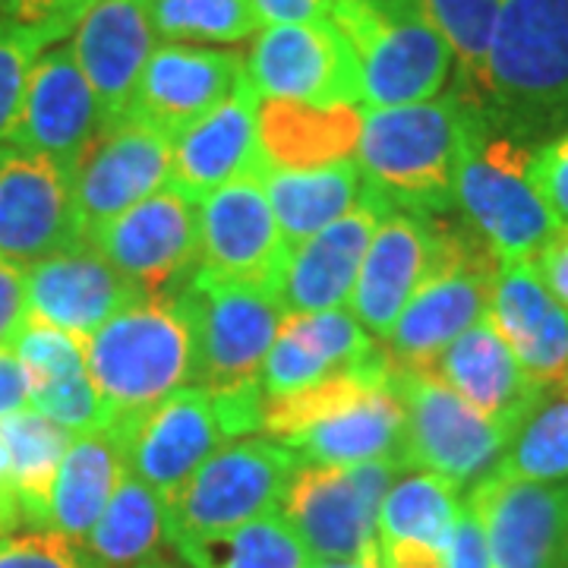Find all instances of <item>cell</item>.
Returning a JSON list of instances; mask_svg holds the SVG:
<instances>
[{"instance_id": "cell-5", "label": "cell", "mask_w": 568, "mask_h": 568, "mask_svg": "<svg viewBox=\"0 0 568 568\" xmlns=\"http://www.w3.org/2000/svg\"><path fill=\"white\" fill-rule=\"evenodd\" d=\"M530 159V145L496 130L484 114L458 168L455 205L499 263L534 260L559 231L534 183Z\"/></svg>"}, {"instance_id": "cell-28", "label": "cell", "mask_w": 568, "mask_h": 568, "mask_svg": "<svg viewBox=\"0 0 568 568\" xmlns=\"http://www.w3.org/2000/svg\"><path fill=\"white\" fill-rule=\"evenodd\" d=\"M361 140V108H313L297 102L260 104V145L265 168L304 171L354 159Z\"/></svg>"}, {"instance_id": "cell-3", "label": "cell", "mask_w": 568, "mask_h": 568, "mask_svg": "<svg viewBox=\"0 0 568 568\" xmlns=\"http://www.w3.org/2000/svg\"><path fill=\"white\" fill-rule=\"evenodd\" d=\"M263 405L260 379L227 388L183 386L111 429L121 439L126 470L168 499L209 455L263 433Z\"/></svg>"}, {"instance_id": "cell-24", "label": "cell", "mask_w": 568, "mask_h": 568, "mask_svg": "<svg viewBox=\"0 0 568 568\" xmlns=\"http://www.w3.org/2000/svg\"><path fill=\"white\" fill-rule=\"evenodd\" d=\"M487 320L540 388L568 379V310L540 278L534 260L499 263Z\"/></svg>"}, {"instance_id": "cell-36", "label": "cell", "mask_w": 568, "mask_h": 568, "mask_svg": "<svg viewBox=\"0 0 568 568\" xmlns=\"http://www.w3.org/2000/svg\"><path fill=\"white\" fill-rule=\"evenodd\" d=\"M152 29L162 41L237 44L263 29L253 0H149Z\"/></svg>"}, {"instance_id": "cell-47", "label": "cell", "mask_w": 568, "mask_h": 568, "mask_svg": "<svg viewBox=\"0 0 568 568\" xmlns=\"http://www.w3.org/2000/svg\"><path fill=\"white\" fill-rule=\"evenodd\" d=\"M22 521V503L17 484H13V470H10V458L7 448L0 443V540L13 537V530H20Z\"/></svg>"}, {"instance_id": "cell-46", "label": "cell", "mask_w": 568, "mask_h": 568, "mask_svg": "<svg viewBox=\"0 0 568 568\" xmlns=\"http://www.w3.org/2000/svg\"><path fill=\"white\" fill-rule=\"evenodd\" d=\"M335 0H253V10L263 26H284V22L325 20Z\"/></svg>"}, {"instance_id": "cell-23", "label": "cell", "mask_w": 568, "mask_h": 568, "mask_svg": "<svg viewBox=\"0 0 568 568\" xmlns=\"http://www.w3.org/2000/svg\"><path fill=\"white\" fill-rule=\"evenodd\" d=\"M443 215H417L405 209H392L379 222L369 250H366L357 284L351 291V313L366 332L383 342L402 310L424 282L436 260Z\"/></svg>"}, {"instance_id": "cell-49", "label": "cell", "mask_w": 568, "mask_h": 568, "mask_svg": "<svg viewBox=\"0 0 568 568\" xmlns=\"http://www.w3.org/2000/svg\"><path fill=\"white\" fill-rule=\"evenodd\" d=\"M313 568H379V559H364V562H313Z\"/></svg>"}, {"instance_id": "cell-39", "label": "cell", "mask_w": 568, "mask_h": 568, "mask_svg": "<svg viewBox=\"0 0 568 568\" xmlns=\"http://www.w3.org/2000/svg\"><path fill=\"white\" fill-rule=\"evenodd\" d=\"M0 568H99L80 540L58 530H29L0 540Z\"/></svg>"}, {"instance_id": "cell-26", "label": "cell", "mask_w": 568, "mask_h": 568, "mask_svg": "<svg viewBox=\"0 0 568 568\" xmlns=\"http://www.w3.org/2000/svg\"><path fill=\"white\" fill-rule=\"evenodd\" d=\"M301 455L304 465H366V462H398L407 467L405 405L398 388L388 379L383 386L357 395L345 407L306 426L284 443Z\"/></svg>"}, {"instance_id": "cell-45", "label": "cell", "mask_w": 568, "mask_h": 568, "mask_svg": "<svg viewBox=\"0 0 568 568\" xmlns=\"http://www.w3.org/2000/svg\"><path fill=\"white\" fill-rule=\"evenodd\" d=\"M534 265L549 287V294L568 310V227H559L549 237L547 246L534 256Z\"/></svg>"}, {"instance_id": "cell-27", "label": "cell", "mask_w": 568, "mask_h": 568, "mask_svg": "<svg viewBox=\"0 0 568 568\" xmlns=\"http://www.w3.org/2000/svg\"><path fill=\"white\" fill-rule=\"evenodd\" d=\"M13 351L29 373L32 407L39 414L70 429L73 436L111 424L102 395L89 376L85 351L73 335L29 316Z\"/></svg>"}, {"instance_id": "cell-33", "label": "cell", "mask_w": 568, "mask_h": 568, "mask_svg": "<svg viewBox=\"0 0 568 568\" xmlns=\"http://www.w3.org/2000/svg\"><path fill=\"white\" fill-rule=\"evenodd\" d=\"M73 433L48 420L36 407L0 420V443L7 448L13 484L20 493L22 521L32 530H48L51 487Z\"/></svg>"}, {"instance_id": "cell-2", "label": "cell", "mask_w": 568, "mask_h": 568, "mask_svg": "<svg viewBox=\"0 0 568 568\" xmlns=\"http://www.w3.org/2000/svg\"><path fill=\"white\" fill-rule=\"evenodd\" d=\"M484 114L530 149L568 130V0L499 3Z\"/></svg>"}, {"instance_id": "cell-14", "label": "cell", "mask_w": 568, "mask_h": 568, "mask_svg": "<svg viewBox=\"0 0 568 568\" xmlns=\"http://www.w3.org/2000/svg\"><path fill=\"white\" fill-rule=\"evenodd\" d=\"M171 183V136L136 118L104 123L73 168L82 234L140 205Z\"/></svg>"}, {"instance_id": "cell-8", "label": "cell", "mask_w": 568, "mask_h": 568, "mask_svg": "<svg viewBox=\"0 0 568 568\" xmlns=\"http://www.w3.org/2000/svg\"><path fill=\"white\" fill-rule=\"evenodd\" d=\"M174 301L193 335V386L227 388L260 379L287 316L272 287L219 282L196 268Z\"/></svg>"}, {"instance_id": "cell-22", "label": "cell", "mask_w": 568, "mask_h": 568, "mask_svg": "<svg viewBox=\"0 0 568 568\" xmlns=\"http://www.w3.org/2000/svg\"><path fill=\"white\" fill-rule=\"evenodd\" d=\"M260 104L263 99L244 73L222 104L171 140V186L200 203L224 183L260 174L265 168Z\"/></svg>"}, {"instance_id": "cell-30", "label": "cell", "mask_w": 568, "mask_h": 568, "mask_svg": "<svg viewBox=\"0 0 568 568\" xmlns=\"http://www.w3.org/2000/svg\"><path fill=\"white\" fill-rule=\"evenodd\" d=\"M260 183L275 212L284 244L291 250L347 215L364 200L366 190L364 174L354 159H342L323 168H304V171L263 168Z\"/></svg>"}, {"instance_id": "cell-19", "label": "cell", "mask_w": 568, "mask_h": 568, "mask_svg": "<svg viewBox=\"0 0 568 568\" xmlns=\"http://www.w3.org/2000/svg\"><path fill=\"white\" fill-rule=\"evenodd\" d=\"M67 44L99 102L102 126L121 121L159 44L149 0H92Z\"/></svg>"}, {"instance_id": "cell-43", "label": "cell", "mask_w": 568, "mask_h": 568, "mask_svg": "<svg viewBox=\"0 0 568 568\" xmlns=\"http://www.w3.org/2000/svg\"><path fill=\"white\" fill-rule=\"evenodd\" d=\"M443 568H489L484 525L470 503L462 506L458 525L452 530V540L443 552Z\"/></svg>"}, {"instance_id": "cell-13", "label": "cell", "mask_w": 568, "mask_h": 568, "mask_svg": "<svg viewBox=\"0 0 568 568\" xmlns=\"http://www.w3.org/2000/svg\"><path fill=\"white\" fill-rule=\"evenodd\" d=\"M82 241L73 174L48 155L0 142V260L32 265Z\"/></svg>"}, {"instance_id": "cell-18", "label": "cell", "mask_w": 568, "mask_h": 568, "mask_svg": "<svg viewBox=\"0 0 568 568\" xmlns=\"http://www.w3.org/2000/svg\"><path fill=\"white\" fill-rule=\"evenodd\" d=\"M241 80L244 58L237 51L162 41L145 63L123 118H136L174 140L222 104Z\"/></svg>"}, {"instance_id": "cell-40", "label": "cell", "mask_w": 568, "mask_h": 568, "mask_svg": "<svg viewBox=\"0 0 568 568\" xmlns=\"http://www.w3.org/2000/svg\"><path fill=\"white\" fill-rule=\"evenodd\" d=\"M92 0H0V22L36 32L48 44L67 41Z\"/></svg>"}, {"instance_id": "cell-35", "label": "cell", "mask_w": 568, "mask_h": 568, "mask_svg": "<svg viewBox=\"0 0 568 568\" xmlns=\"http://www.w3.org/2000/svg\"><path fill=\"white\" fill-rule=\"evenodd\" d=\"M503 0H426V13L452 48V92L484 111V82Z\"/></svg>"}, {"instance_id": "cell-50", "label": "cell", "mask_w": 568, "mask_h": 568, "mask_svg": "<svg viewBox=\"0 0 568 568\" xmlns=\"http://www.w3.org/2000/svg\"><path fill=\"white\" fill-rule=\"evenodd\" d=\"M140 568H171V566H164L162 559H155V562H149V566H140Z\"/></svg>"}, {"instance_id": "cell-44", "label": "cell", "mask_w": 568, "mask_h": 568, "mask_svg": "<svg viewBox=\"0 0 568 568\" xmlns=\"http://www.w3.org/2000/svg\"><path fill=\"white\" fill-rule=\"evenodd\" d=\"M32 407V386L13 347H0V420Z\"/></svg>"}, {"instance_id": "cell-20", "label": "cell", "mask_w": 568, "mask_h": 568, "mask_svg": "<svg viewBox=\"0 0 568 568\" xmlns=\"http://www.w3.org/2000/svg\"><path fill=\"white\" fill-rule=\"evenodd\" d=\"M29 316L54 325L85 345L108 320L142 301V294L89 241L26 265Z\"/></svg>"}, {"instance_id": "cell-15", "label": "cell", "mask_w": 568, "mask_h": 568, "mask_svg": "<svg viewBox=\"0 0 568 568\" xmlns=\"http://www.w3.org/2000/svg\"><path fill=\"white\" fill-rule=\"evenodd\" d=\"M467 503L480 515L489 568H568V480L489 474Z\"/></svg>"}, {"instance_id": "cell-48", "label": "cell", "mask_w": 568, "mask_h": 568, "mask_svg": "<svg viewBox=\"0 0 568 568\" xmlns=\"http://www.w3.org/2000/svg\"><path fill=\"white\" fill-rule=\"evenodd\" d=\"M379 568H443V552L424 544L379 547Z\"/></svg>"}, {"instance_id": "cell-29", "label": "cell", "mask_w": 568, "mask_h": 568, "mask_svg": "<svg viewBox=\"0 0 568 568\" xmlns=\"http://www.w3.org/2000/svg\"><path fill=\"white\" fill-rule=\"evenodd\" d=\"M126 474V458L118 433L111 426L77 433L63 452L51 506H48V530H58L70 540H85L104 506L111 503L114 489Z\"/></svg>"}, {"instance_id": "cell-9", "label": "cell", "mask_w": 568, "mask_h": 568, "mask_svg": "<svg viewBox=\"0 0 568 568\" xmlns=\"http://www.w3.org/2000/svg\"><path fill=\"white\" fill-rule=\"evenodd\" d=\"M392 383L405 405L407 467L429 470L455 489L496 474L515 433L474 410L429 366L392 364Z\"/></svg>"}, {"instance_id": "cell-32", "label": "cell", "mask_w": 568, "mask_h": 568, "mask_svg": "<svg viewBox=\"0 0 568 568\" xmlns=\"http://www.w3.org/2000/svg\"><path fill=\"white\" fill-rule=\"evenodd\" d=\"M462 506L458 489L448 480L420 467H407L392 480L379 506L376 544H424L446 552Z\"/></svg>"}, {"instance_id": "cell-42", "label": "cell", "mask_w": 568, "mask_h": 568, "mask_svg": "<svg viewBox=\"0 0 568 568\" xmlns=\"http://www.w3.org/2000/svg\"><path fill=\"white\" fill-rule=\"evenodd\" d=\"M26 323H29L26 265L0 260V347H13Z\"/></svg>"}, {"instance_id": "cell-38", "label": "cell", "mask_w": 568, "mask_h": 568, "mask_svg": "<svg viewBox=\"0 0 568 568\" xmlns=\"http://www.w3.org/2000/svg\"><path fill=\"white\" fill-rule=\"evenodd\" d=\"M48 48V41L17 26L0 22V142H7L13 121L20 114L22 89L29 80V67Z\"/></svg>"}, {"instance_id": "cell-4", "label": "cell", "mask_w": 568, "mask_h": 568, "mask_svg": "<svg viewBox=\"0 0 568 568\" xmlns=\"http://www.w3.org/2000/svg\"><path fill=\"white\" fill-rule=\"evenodd\" d=\"M82 351L111 424L155 407L178 388L193 386V335L174 297H142L126 306Z\"/></svg>"}, {"instance_id": "cell-51", "label": "cell", "mask_w": 568, "mask_h": 568, "mask_svg": "<svg viewBox=\"0 0 568 568\" xmlns=\"http://www.w3.org/2000/svg\"><path fill=\"white\" fill-rule=\"evenodd\" d=\"M566 392H568V379H566Z\"/></svg>"}, {"instance_id": "cell-31", "label": "cell", "mask_w": 568, "mask_h": 568, "mask_svg": "<svg viewBox=\"0 0 568 568\" xmlns=\"http://www.w3.org/2000/svg\"><path fill=\"white\" fill-rule=\"evenodd\" d=\"M162 540H168L164 499L126 470L82 547L99 568H140L159 559Z\"/></svg>"}, {"instance_id": "cell-16", "label": "cell", "mask_w": 568, "mask_h": 568, "mask_svg": "<svg viewBox=\"0 0 568 568\" xmlns=\"http://www.w3.org/2000/svg\"><path fill=\"white\" fill-rule=\"evenodd\" d=\"M287 253L260 174L200 200V272L209 278L275 291Z\"/></svg>"}, {"instance_id": "cell-17", "label": "cell", "mask_w": 568, "mask_h": 568, "mask_svg": "<svg viewBox=\"0 0 568 568\" xmlns=\"http://www.w3.org/2000/svg\"><path fill=\"white\" fill-rule=\"evenodd\" d=\"M102 130L99 102L67 41L48 44L29 67L20 114L7 142L48 155L73 174L82 152Z\"/></svg>"}, {"instance_id": "cell-11", "label": "cell", "mask_w": 568, "mask_h": 568, "mask_svg": "<svg viewBox=\"0 0 568 568\" xmlns=\"http://www.w3.org/2000/svg\"><path fill=\"white\" fill-rule=\"evenodd\" d=\"M244 73L263 102L364 104L357 54L328 17L263 26L244 58Z\"/></svg>"}, {"instance_id": "cell-21", "label": "cell", "mask_w": 568, "mask_h": 568, "mask_svg": "<svg viewBox=\"0 0 568 568\" xmlns=\"http://www.w3.org/2000/svg\"><path fill=\"white\" fill-rule=\"evenodd\" d=\"M388 212L392 205L383 196L364 190V200L347 215L323 227L301 246H294L275 284L284 313L301 316L345 306L357 284L369 241Z\"/></svg>"}, {"instance_id": "cell-25", "label": "cell", "mask_w": 568, "mask_h": 568, "mask_svg": "<svg viewBox=\"0 0 568 568\" xmlns=\"http://www.w3.org/2000/svg\"><path fill=\"white\" fill-rule=\"evenodd\" d=\"M429 369L474 410L506 426L508 433H518V426L544 402V388L525 373L487 316L458 335Z\"/></svg>"}, {"instance_id": "cell-7", "label": "cell", "mask_w": 568, "mask_h": 568, "mask_svg": "<svg viewBox=\"0 0 568 568\" xmlns=\"http://www.w3.org/2000/svg\"><path fill=\"white\" fill-rule=\"evenodd\" d=\"M499 260L467 224L439 219L436 260L426 278L383 338L395 366H433L458 335L477 325L489 310Z\"/></svg>"}, {"instance_id": "cell-6", "label": "cell", "mask_w": 568, "mask_h": 568, "mask_svg": "<svg viewBox=\"0 0 568 568\" xmlns=\"http://www.w3.org/2000/svg\"><path fill=\"white\" fill-rule=\"evenodd\" d=\"M301 465L294 448L268 436L227 443L164 499L168 540L178 547L278 511Z\"/></svg>"}, {"instance_id": "cell-37", "label": "cell", "mask_w": 568, "mask_h": 568, "mask_svg": "<svg viewBox=\"0 0 568 568\" xmlns=\"http://www.w3.org/2000/svg\"><path fill=\"white\" fill-rule=\"evenodd\" d=\"M496 474L534 484L568 480V395L537 405L518 426Z\"/></svg>"}, {"instance_id": "cell-12", "label": "cell", "mask_w": 568, "mask_h": 568, "mask_svg": "<svg viewBox=\"0 0 568 568\" xmlns=\"http://www.w3.org/2000/svg\"><path fill=\"white\" fill-rule=\"evenodd\" d=\"M149 301L181 291L200 268V203L162 186L85 237Z\"/></svg>"}, {"instance_id": "cell-1", "label": "cell", "mask_w": 568, "mask_h": 568, "mask_svg": "<svg viewBox=\"0 0 568 568\" xmlns=\"http://www.w3.org/2000/svg\"><path fill=\"white\" fill-rule=\"evenodd\" d=\"M480 118L484 111L452 89L426 102L361 108L354 162L366 190L392 209L446 215L455 209L458 168Z\"/></svg>"}, {"instance_id": "cell-34", "label": "cell", "mask_w": 568, "mask_h": 568, "mask_svg": "<svg viewBox=\"0 0 568 568\" xmlns=\"http://www.w3.org/2000/svg\"><path fill=\"white\" fill-rule=\"evenodd\" d=\"M174 549L190 568H313V556L282 511Z\"/></svg>"}, {"instance_id": "cell-41", "label": "cell", "mask_w": 568, "mask_h": 568, "mask_svg": "<svg viewBox=\"0 0 568 568\" xmlns=\"http://www.w3.org/2000/svg\"><path fill=\"white\" fill-rule=\"evenodd\" d=\"M530 174L559 227H568V130L534 145Z\"/></svg>"}, {"instance_id": "cell-10", "label": "cell", "mask_w": 568, "mask_h": 568, "mask_svg": "<svg viewBox=\"0 0 568 568\" xmlns=\"http://www.w3.org/2000/svg\"><path fill=\"white\" fill-rule=\"evenodd\" d=\"M402 470L407 467L398 462L301 465L284 489L278 511L297 530L313 562L379 559V506Z\"/></svg>"}]
</instances>
